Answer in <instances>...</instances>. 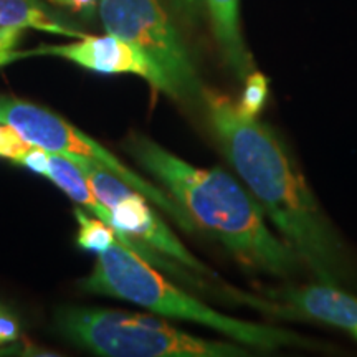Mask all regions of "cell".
I'll list each match as a JSON object with an SVG mask.
<instances>
[{
	"mask_svg": "<svg viewBox=\"0 0 357 357\" xmlns=\"http://www.w3.org/2000/svg\"><path fill=\"white\" fill-rule=\"evenodd\" d=\"M124 147L195 222L253 273L289 278L303 268L296 253L266 223L252 192L220 167L194 166L166 147L132 132Z\"/></svg>",
	"mask_w": 357,
	"mask_h": 357,
	"instance_id": "obj_2",
	"label": "cell"
},
{
	"mask_svg": "<svg viewBox=\"0 0 357 357\" xmlns=\"http://www.w3.org/2000/svg\"><path fill=\"white\" fill-rule=\"evenodd\" d=\"M17 347L10 344H0V356H12V354H17Z\"/></svg>",
	"mask_w": 357,
	"mask_h": 357,
	"instance_id": "obj_18",
	"label": "cell"
},
{
	"mask_svg": "<svg viewBox=\"0 0 357 357\" xmlns=\"http://www.w3.org/2000/svg\"><path fill=\"white\" fill-rule=\"evenodd\" d=\"M270 300L287 305L294 318L333 326L357 341V298L337 284L318 283L284 287L268 291Z\"/></svg>",
	"mask_w": 357,
	"mask_h": 357,
	"instance_id": "obj_8",
	"label": "cell"
},
{
	"mask_svg": "<svg viewBox=\"0 0 357 357\" xmlns=\"http://www.w3.org/2000/svg\"><path fill=\"white\" fill-rule=\"evenodd\" d=\"M33 55L65 58L71 63H77L96 73L136 75L146 79L155 91L166 93L174 98V89L164 71L144 52L114 35L106 33L105 37L86 35L73 43L42 45V47L25 52V56Z\"/></svg>",
	"mask_w": 357,
	"mask_h": 357,
	"instance_id": "obj_7",
	"label": "cell"
},
{
	"mask_svg": "<svg viewBox=\"0 0 357 357\" xmlns=\"http://www.w3.org/2000/svg\"><path fill=\"white\" fill-rule=\"evenodd\" d=\"M48 2L55 3V6L70 8L75 13L84 17H93L98 12L100 0H48Z\"/></svg>",
	"mask_w": 357,
	"mask_h": 357,
	"instance_id": "obj_17",
	"label": "cell"
},
{
	"mask_svg": "<svg viewBox=\"0 0 357 357\" xmlns=\"http://www.w3.org/2000/svg\"><path fill=\"white\" fill-rule=\"evenodd\" d=\"M73 213L78 222L77 242L82 248L100 253L118 240V235L108 223L100 220V218H91L82 208H75Z\"/></svg>",
	"mask_w": 357,
	"mask_h": 357,
	"instance_id": "obj_11",
	"label": "cell"
},
{
	"mask_svg": "<svg viewBox=\"0 0 357 357\" xmlns=\"http://www.w3.org/2000/svg\"><path fill=\"white\" fill-rule=\"evenodd\" d=\"M84 291L118 298L144 310L178 321H189L212 329L248 349L280 351L319 347L291 329L261 324L223 314L202 300L169 281L158 268L116 240L98 253L95 268L79 283Z\"/></svg>",
	"mask_w": 357,
	"mask_h": 357,
	"instance_id": "obj_3",
	"label": "cell"
},
{
	"mask_svg": "<svg viewBox=\"0 0 357 357\" xmlns=\"http://www.w3.org/2000/svg\"><path fill=\"white\" fill-rule=\"evenodd\" d=\"M245 88L240 100L236 101V108L245 118H258L265 108L268 93H270V83L265 75L253 70L247 78L243 79Z\"/></svg>",
	"mask_w": 357,
	"mask_h": 357,
	"instance_id": "obj_12",
	"label": "cell"
},
{
	"mask_svg": "<svg viewBox=\"0 0 357 357\" xmlns=\"http://www.w3.org/2000/svg\"><path fill=\"white\" fill-rule=\"evenodd\" d=\"M19 323L6 310L0 307V344H10L19 339Z\"/></svg>",
	"mask_w": 357,
	"mask_h": 357,
	"instance_id": "obj_16",
	"label": "cell"
},
{
	"mask_svg": "<svg viewBox=\"0 0 357 357\" xmlns=\"http://www.w3.org/2000/svg\"><path fill=\"white\" fill-rule=\"evenodd\" d=\"M60 333L105 357H247L252 349L185 333L153 316L105 307L70 306L56 312Z\"/></svg>",
	"mask_w": 357,
	"mask_h": 357,
	"instance_id": "obj_4",
	"label": "cell"
},
{
	"mask_svg": "<svg viewBox=\"0 0 357 357\" xmlns=\"http://www.w3.org/2000/svg\"><path fill=\"white\" fill-rule=\"evenodd\" d=\"M202 105L223 155L281 240L321 283H346L351 263L344 243L280 134L258 118H245L218 91L205 88Z\"/></svg>",
	"mask_w": 357,
	"mask_h": 357,
	"instance_id": "obj_1",
	"label": "cell"
},
{
	"mask_svg": "<svg viewBox=\"0 0 357 357\" xmlns=\"http://www.w3.org/2000/svg\"><path fill=\"white\" fill-rule=\"evenodd\" d=\"M164 3L187 26H197L205 13L204 0H164Z\"/></svg>",
	"mask_w": 357,
	"mask_h": 357,
	"instance_id": "obj_14",
	"label": "cell"
},
{
	"mask_svg": "<svg viewBox=\"0 0 357 357\" xmlns=\"http://www.w3.org/2000/svg\"><path fill=\"white\" fill-rule=\"evenodd\" d=\"M22 30L8 29L0 25V66L12 63V61L25 58V52L17 50V45L20 42Z\"/></svg>",
	"mask_w": 357,
	"mask_h": 357,
	"instance_id": "obj_15",
	"label": "cell"
},
{
	"mask_svg": "<svg viewBox=\"0 0 357 357\" xmlns=\"http://www.w3.org/2000/svg\"><path fill=\"white\" fill-rule=\"evenodd\" d=\"M204 8L212 24V32L223 63L236 79H243L255 70L240 26V0H204Z\"/></svg>",
	"mask_w": 357,
	"mask_h": 357,
	"instance_id": "obj_9",
	"label": "cell"
},
{
	"mask_svg": "<svg viewBox=\"0 0 357 357\" xmlns=\"http://www.w3.org/2000/svg\"><path fill=\"white\" fill-rule=\"evenodd\" d=\"M0 123L19 132L25 141L47 149L48 153L65 155L75 162L88 160L106 169L132 189L141 192L155 208H160L187 234H195L199 230L189 213L162 187L147 181L118 155L53 111L22 98L0 95Z\"/></svg>",
	"mask_w": 357,
	"mask_h": 357,
	"instance_id": "obj_5",
	"label": "cell"
},
{
	"mask_svg": "<svg viewBox=\"0 0 357 357\" xmlns=\"http://www.w3.org/2000/svg\"><path fill=\"white\" fill-rule=\"evenodd\" d=\"M98 13L106 33L132 43L164 71L174 100L202 105V79L164 0H100Z\"/></svg>",
	"mask_w": 357,
	"mask_h": 357,
	"instance_id": "obj_6",
	"label": "cell"
},
{
	"mask_svg": "<svg viewBox=\"0 0 357 357\" xmlns=\"http://www.w3.org/2000/svg\"><path fill=\"white\" fill-rule=\"evenodd\" d=\"M32 146V142L25 141L19 132L0 123V158L20 164V160L24 159V155L29 153Z\"/></svg>",
	"mask_w": 357,
	"mask_h": 357,
	"instance_id": "obj_13",
	"label": "cell"
},
{
	"mask_svg": "<svg viewBox=\"0 0 357 357\" xmlns=\"http://www.w3.org/2000/svg\"><path fill=\"white\" fill-rule=\"evenodd\" d=\"M0 25L19 30L32 29L75 40L86 37V33L66 24L38 0H0Z\"/></svg>",
	"mask_w": 357,
	"mask_h": 357,
	"instance_id": "obj_10",
	"label": "cell"
}]
</instances>
